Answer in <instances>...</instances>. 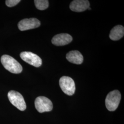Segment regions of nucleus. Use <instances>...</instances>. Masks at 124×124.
I'll use <instances>...</instances> for the list:
<instances>
[{
  "label": "nucleus",
  "mask_w": 124,
  "mask_h": 124,
  "mask_svg": "<svg viewBox=\"0 0 124 124\" xmlns=\"http://www.w3.org/2000/svg\"><path fill=\"white\" fill-rule=\"evenodd\" d=\"M34 2L36 8L40 10H44L49 6V1L47 0H35Z\"/></svg>",
  "instance_id": "nucleus-12"
},
{
  "label": "nucleus",
  "mask_w": 124,
  "mask_h": 124,
  "mask_svg": "<svg viewBox=\"0 0 124 124\" xmlns=\"http://www.w3.org/2000/svg\"><path fill=\"white\" fill-rule=\"evenodd\" d=\"M8 98L10 102L20 111L26 108V104L22 95L15 91H10L8 93Z\"/></svg>",
  "instance_id": "nucleus-3"
},
{
  "label": "nucleus",
  "mask_w": 124,
  "mask_h": 124,
  "mask_svg": "<svg viewBox=\"0 0 124 124\" xmlns=\"http://www.w3.org/2000/svg\"><path fill=\"white\" fill-rule=\"evenodd\" d=\"M40 22L36 18H25L21 20L18 23V28L21 31L35 29L40 26Z\"/></svg>",
  "instance_id": "nucleus-7"
},
{
  "label": "nucleus",
  "mask_w": 124,
  "mask_h": 124,
  "mask_svg": "<svg viewBox=\"0 0 124 124\" xmlns=\"http://www.w3.org/2000/svg\"><path fill=\"white\" fill-rule=\"evenodd\" d=\"M0 61L5 68L13 74H19L23 70L22 66L12 57L8 55L1 56Z\"/></svg>",
  "instance_id": "nucleus-1"
},
{
  "label": "nucleus",
  "mask_w": 124,
  "mask_h": 124,
  "mask_svg": "<svg viewBox=\"0 0 124 124\" xmlns=\"http://www.w3.org/2000/svg\"><path fill=\"white\" fill-rule=\"evenodd\" d=\"M21 0H6V4L8 7H13L18 4Z\"/></svg>",
  "instance_id": "nucleus-13"
},
{
  "label": "nucleus",
  "mask_w": 124,
  "mask_h": 124,
  "mask_svg": "<svg viewBox=\"0 0 124 124\" xmlns=\"http://www.w3.org/2000/svg\"><path fill=\"white\" fill-rule=\"evenodd\" d=\"M36 109L39 113L52 111L53 108V104L49 98L43 96L36 98L35 101Z\"/></svg>",
  "instance_id": "nucleus-5"
},
{
  "label": "nucleus",
  "mask_w": 124,
  "mask_h": 124,
  "mask_svg": "<svg viewBox=\"0 0 124 124\" xmlns=\"http://www.w3.org/2000/svg\"><path fill=\"white\" fill-rule=\"evenodd\" d=\"M20 57L23 61L36 67H39L42 64V60L39 56L30 52H23Z\"/></svg>",
  "instance_id": "nucleus-6"
},
{
  "label": "nucleus",
  "mask_w": 124,
  "mask_h": 124,
  "mask_svg": "<svg viewBox=\"0 0 124 124\" xmlns=\"http://www.w3.org/2000/svg\"><path fill=\"white\" fill-rule=\"evenodd\" d=\"M66 59L72 63L80 64L83 62V57L78 51H71L66 54Z\"/></svg>",
  "instance_id": "nucleus-10"
},
{
  "label": "nucleus",
  "mask_w": 124,
  "mask_h": 124,
  "mask_svg": "<svg viewBox=\"0 0 124 124\" xmlns=\"http://www.w3.org/2000/svg\"><path fill=\"white\" fill-rule=\"evenodd\" d=\"M124 35V27L118 25L114 27L111 30L109 34V38L113 40H118L122 38Z\"/></svg>",
  "instance_id": "nucleus-11"
},
{
  "label": "nucleus",
  "mask_w": 124,
  "mask_h": 124,
  "mask_svg": "<svg viewBox=\"0 0 124 124\" xmlns=\"http://www.w3.org/2000/svg\"><path fill=\"white\" fill-rule=\"evenodd\" d=\"M121 100V94L118 90H114L108 93L105 99L107 108L110 111H114L117 108Z\"/></svg>",
  "instance_id": "nucleus-2"
},
{
  "label": "nucleus",
  "mask_w": 124,
  "mask_h": 124,
  "mask_svg": "<svg viewBox=\"0 0 124 124\" xmlns=\"http://www.w3.org/2000/svg\"><path fill=\"white\" fill-rule=\"evenodd\" d=\"M88 9H89V10H91V8H88Z\"/></svg>",
  "instance_id": "nucleus-14"
},
{
  "label": "nucleus",
  "mask_w": 124,
  "mask_h": 124,
  "mask_svg": "<svg viewBox=\"0 0 124 124\" xmlns=\"http://www.w3.org/2000/svg\"><path fill=\"white\" fill-rule=\"evenodd\" d=\"M73 40V38L70 35L62 33L55 35L52 40L53 45L57 46H62L70 43Z\"/></svg>",
  "instance_id": "nucleus-8"
},
{
  "label": "nucleus",
  "mask_w": 124,
  "mask_h": 124,
  "mask_svg": "<svg viewBox=\"0 0 124 124\" xmlns=\"http://www.w3.org/2000/svg\"><path fill=\"white\" fill-rule=\"evenodd\" d=\"M59 85L62 91L69 96H72L75 93V83L70 77H62L59 80Z\"/></svg>",
  "instance_id": "nucleus-4"
},
{
  "label": "nucleus",
  "mask_w": 124,
  "mask_h": 124,
  "mask_svg": "<svg viewBox=\"0 0 124 124\" xmlns=\"http://www.w3.org/2000/svg\"><path fill=\"white\" fill-rule=\"evenodd\" d=\"M89 7L90 3L87 0H75L71 2L70 6V9L75 12H83Z\"/></svg>",
  "instance_id": "nucleus-9"
}]
</instances>
